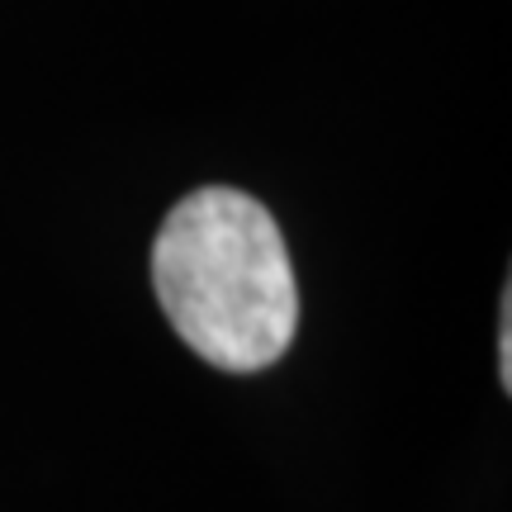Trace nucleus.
Masks as SVG:
<instances>
[{
    "label": "nucleus",
    "mask_w": 512,
    "mask_h": 512,
    "mask_svg": "<svg viewBox=\"0 0 512 512\" xmlns=\"http://www.w3.org/2000/svg\"><path fill=\"white\" fill-rule=\"evenodd\" d=\"M152 285L171 328L209 366L252 375L294 342L299 290L271 209L233 185H204L166 214Z\"/></svg>",
    "instance_id": "nucleus-1"
},
{
    "label": "nucleus",
    "mask_w": 512,
    "mask_h": 512,
    "mask_svg": "<svg viewBox=\"0 0 512 512\" xmlns=\"http://www.w3.org/2000/svg\"><path fill=\"white\" fill-rule=\"evenodd\" d=\"M498 380L512 389V290H503V313H498Z\"/></svg>",
    "instance_id": "nucleus-2"
}]
</instances>
